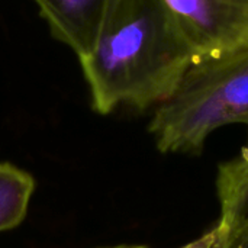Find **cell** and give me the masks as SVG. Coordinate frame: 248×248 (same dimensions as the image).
Instances as JSON below:
<instances>
[{
  "mask_svg": "<svg viewBox=\"0 0 248 248\" xmlns=\"http://www.w3.org/2000/svg\"><path fill=\"white\" fill-rule=\"evenodd\" d=\"M94 112L155 109L198 62L163 0H106L89 52L78 60Z\"/></svg>",
  "mask_w": 248,
  "mask_h": 248,
  "instance_id": "1",
  "label": "cell"
},
{
  "mask_svg": "<svg viewBox=\"0 0 248 248\" xmlns=\"http://www.w3.org/2000/svg\"><path fill=\"white\" fill-rule=\"evenodd\" d=\"M248 129V46L195 62L154 109L148 131L164 154H198L219 128Z\"/></svg>",
  "mask_w": 248,
  "mask_h": 248,
  "instance_id": "2",
  "label": "cell"
},
{
  "mask_svg": "<svg viewBox=\"0 0 248 248\" xmlns=\"http://www.w3.org/2000/svg\"><path fill=\"white\" fill-rule=\"evenodd\" d=\"M198 62L248 46V0H163Z\"/></svg>",
  "mask_w": 248,
  "mask_h": 248,
  "instance_id": "3",
  "label": "cell"
},
{
  "mask_svg": "<svg viewBox=\"0 0 248 248\" xmlns=\"http://www.w3.org/2000/svg\"><path fill=\"white\" fill-rule=\"evenodd\" d=\"M54 39L70 48L77 60L92 48L106 0H32Z\"/></svg>",
  "mask_w": 248,
  "mask_h": 248,
  "instance_id": "4",
  "label": "cell"
},
{
  "mask_svg": "<svg viewBox=\"0 0 248 248\" xmlns=\"http://www.w3.org/2000/svg\"><path fill=\"white\" fill-rule=\"evenodd\" d=\"M35 186L31 173L15 164L0 163V232L15 230L25 221Z\"/></svg>",
  "mask_w": 248,
  "mask_h": 248,
  "instance_id": "5",
  "label": "cell"
},
{
  "mask_svg": "<svg viewBox=\"0 0 248 248\" xmlns=\"http://www.w3.org/2000/svg\"><path fill=\"white\" fill-rule=\"evenodd\" d=\"M217 193L219 205L248 208V145L237 157L219 166Z\"/></svg>",
  "mask_w": 248,
  "mask_h": 248,
  "instance_id": "6",
  "label": "cell"
},
{
  "mask_svg": "<svg viewBox=\"0 0 248 248\" xmlns=\"http://www.w3.org/2000/svg\"><path fill=\"white\" fill-rule=\"evenodd\" d=\"M219 208L214 248H248V208L237 205H219Z\"/></svg>",
  "mask_w": 248,
  "mask_h": 248,
  "instance_id": "7",
  "label": "cell"
},
{
  "mask_svg": "<svg viewBox=\"0 0 248 248\" xmlns=\"http://www.w3.org/2000/svg\"><path fill=\"white\" fill-rule=\"evenodd\" d=\"M217 243V228H212L211 231L205 232L203 235L198 237L196 240L185 244L180 248H214Z\"/></svg>",
  "mask_w": 248,
  "mask_h": 248,
  "instance_id": "8",
  "label": "cell"
},
{
  "mask_svg": "<svg viewBox=\"0 0 248 248\" xmlns=\"http://www.w3.org/2000/svg\"><path fill=\"white\" fill-rule=\"evenodd\" d=\"M106 248H148L145 246H137V244H122V246H115V247H106Z\"/></svg>",
  "mask_w": 248,
  "mask_h": 248,
  "instance_id": "9",
  "label": "cell"
}]
</instances>
